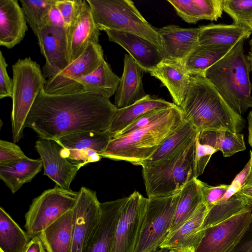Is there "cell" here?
Wrapping results in <instances>:
<instances>
[{
  "instance_id": "obj_10",
  "label": "cell",
  "mask_w": 252,
  "mask_h": 252,
  "mask_svg": "<svg viewBox=\"0 0 252 252\" xmlns=\"http://www.w3.org/2000/svg\"><path fill=\"white\" fill-rule=\"evenodd\" d=\"M147 202L148 198L137 191L127 197L117 223L111 252H134Z\"/></svg>"
},
{
  "instance_id": "obj_47",
  "label": "cell",
  "mask_w": 252,
  "mask_h": 252,
  "mask_svg": "<svg viewBox=\"0 0 252 252\" xmlns=\"http://www.w3.org/2000/svg\"><path fill=\"white\" fill-rule=\"evenodd\" d=\"M250 165L244 184L238 192L252 205V151H250Z\"/></svg>"
},
{
  "instance_id": "obj_17",
  "label": "cell",
  "mask_w": 252,
  "mask_h": 252,
  "mask_svg": "<svg viewBox=\"0 0 252 252\" xmlns=\"http://www.w3.org/2000/svg\"><path fill=\"white\" fill-rule=\"evenodd\" d=\"M109 41L125 49L145 72H151L164 59L161 51L150 41L128 32L106 30Z\"/></svg>"
},
{
  "instance_id": "obj_26",
  "label": "cell",
  "mask_w": 252,
  "mask_h": 252,
  "mask_svg": "<svg viewBox=\"0 0 252 252\" xmlns=\"http://www.w3.org/2000/svg\"><path fill=\"white\" fill-rule=\"evenodd\" d=\"M186 22L195 24L202 20L217 21L223 12V0H168Z\"/></svg>"
},
{
  "instance_id": "obj_6",
  "label": "cell",
  "mask_w": 252,
  "mask_h": 252,
  "mask_svg": "<svg viewBox=\"0 0 252 252\" xmlns=\"http://www.w3.org/2000/svg\"><path fill=\"white\" fill-rule=\"evenodd\" d=\"M100 31L132 33L154 44L162 52L158 30L151 25L130 0H86Z\"/></svg>"
},
{
  "instance_id": "obj_25",
  "label": "cell",
  "mask_w": 252,
  "mask_h": 252,
  "mask_svg": "<svg viewBox=\"0 0 252 252\" xmlns=\"http://www.w3.org/2000/svg\"><path fill=\"white\" fill-rule=\"evenodd\" d=\"M199 27L198 45L203 46L232 48L252 33L251 30L235 24H211Z\"/></svg>"
},
{
  "instance_id": "obj_42",
  "label": "cell",
  "mask_w": 252,
  "mask_h": 252,
  "mask_svg": "<svg viewBox=\"0 0 252 252\" xmlns=\"http://www.w3.org/2000/svg\"><path fill=\"white\" fill-rule=\"evenodd\" d=\"M27 157L16 143L0 140V164H8Z\"/></svg>"
},
{
  "instance_id": "obj_48",
  "label": "cell",
  "mask_w": 252,
  "mask_h": 252,
  "mask_svg": "<svg viewBox=\"0 0 252 252\" xmlns=\"http://www.w3.org/2000/svg\"><path fill=\"white\" fill-rule=\"evenodd\" d=\"M24 252H47L43 242L38 236L32 238Z\"/></svg>"
},
{
  "instance_id": "obj_7",
  "label": "cell",
  "mask_w": 252,
  "mask_h": 252,
  "mask_svg": "<svg viewBox=\"0 0 252 252\" xmlns=\"http://www.w3.org/2000/svg\"><path fill=\"white\" fill-rule=\"evenodd\" d=\"M12 108L11 114L13 142L23 137L28 116L46 79L40 65L30 57L19 59L12 66Z\"/></svg>"
},
{
  "instance_id": "obj_24",
  "label": "cell",
  "mask_w": 252,
  "mask_h": 252,
  "mask_svg": "<svg viewBox=\"0 0 252 252\" xmlns=\"http://www.w3.org/2000/svg\"><path fill=\"white\" fill-rule=\"evenodd\" d=\"M208 211L207 206L202 202L177 230L167 236L159 248L196 250L205 233L201 229Z\"/></svg>"
},
{
  "instance_id": "obj_3",
  "label": "cell",
  "mask_w": 252,
  "mask_h": 252,
  "mask_svg": "<svg viewBox=\"0 0 252 252\" xmlns=\"http://www.w3.org/2000/svg\"><path fill=\"white\" fill-rule=\"evenodd\" d=\"M184 122L181 109L174 104L166 108L159 117L148 125L113 138L100 156L113 160L126 161L140 165Z\"/></svg>"
},
{
  "instance_id": "obj_53",
  "label": "cell",
  "mask_w": 252,
  "mask_h": 252,
  "mask_svg": "<svg viewBox=\"0 0 252 252\" xmlns=\"http://www.w3.org/2000/svg\"><path fill=\"white\" fill-rule=\"evenodd\" d=\"M250 29L252 31V24L251 25Z\"/></svg>"
},
{
  "instance_id": "obj_36",
  "label": "cell",
  "mask_w": 252,
  "mask_h": 252,
  "mask_svg": "<svg viewBox=\"0 0 252 252\" xmlns=\"http://www.w3.org/2000/svg\"><path fill=\"white\" fill-rule=\"evenodd\" d=\"M250 206L252 205L238 191L226 200H220L208 210L201 230L204 231Z\"/></svg>"
},
{
  "instance_id": "obj_4",
  "label": "cell",
  "mask_w": 252,
  "mask_h": 252,
  "mask_svg": "<svg viewBox=\"0 0 252 252\" xmlns=\"http://www.w3.org/2000/svg\"><path fill=\"white\" fill-rule=\"evenodd\" d=\"M245 40L238 42L203 74L229 106L241 116L252 108V84L249 77L252 64L245 53Z\"/></svg>"
},
{
  "instance_id": "obj_15",
  "label": "cell",
  "mask_w": 252,
  "mask_h": 252,
  "mask_svg": "<svg viewBox=\"0 0 252 252\" xmlns=\"http://www.w3.org/2000/svg\"><path fill=\"white\" fill-rule=\"evenodd\" d=\"M35 148L43 163L44 175L59 187L70 189L71 182L81 168L61 154L63 147L57 141L39 138Z\"/></svg>"
},
{
  "instance_id": "obj_45",
  "label": "cell",
  "mask_w": 252,
  "mask_h": 252,
  "mask_svg": "<svg viewBox=\"0 0 252 252\" xmlns=\"http://www.w3.org/2000/svg\"><path fill=\"white\" fill-rule=\"evenodd\" d=\"M229 252H252V215L241 238Z\"/></svg>"
},
{
  "instance_id": "obj_32",
  "label": "cell",
  "mask_w": 252,
  "mask_h": 252,
  "mask_svg": "<svg viewBox=\"0 0 252 252\" xmlns=\"http://www.w3.org/2000/svg\"><path fill=\"white\" fill-rule=\"evenodd\" d=\"M112 139V134L108 131H92L70 134L62 137L57 142L68 150H93L100 155Z\"/></svg>"
},
{
  "instance_id": "obj_8",
  "label": "cell",
  "mask_w": 252,
  "mask_h": 252,
  "mask_svg": "<svg viewBox=\"0 0 252 252\" xmlns=\"http://www.w3.org/2000/svg\"><path fill=\"white\" fill-rule=\"evenodd\" d=\"M79 191L56 185L44 190L32 201L25 214V227L31 239L74 207Z\"/></svg>"
},
{
  "instance_id": "obj_37",
  "label": "cell",
  "mask_w": 252,
  "mask_h": 252,
  "mask_svg": "<svg viewBox=\"0 0 252 252\" xmlns=\"http://www.w3.org/2000/svg\"><path fill=\"white\" fill-rule=\"evenodd\" d=\"M55 0H20L25 17L35 36L46 26L49 11Z\"/></svg>"
},
{
  "instance_id": "obj_27",
  "label": "cell",
  "mask_w": 252,
  "mask_h": 252,
  "mask_svg": "<svg viewBox=\"0 0 252 252\" xmlns=\"http://www.w3.org/2000/svg\"><path fill=\"white\" fill-rule=\"evenodd\" d=\"M175 104L163 99L147 94L134 103L118 108L113 118L108 131L113 136L136 119L154 109L171 107Z\"/></svg>"
},
{
  "instance_id": "obj_34",
  "label": "cell",
  "mask_w": 252,
  "mask_h": 252,
  "mask_svg": "<svg viewBox=\"0 0 252 252\" xmlns=\"http://www.w3.org/2000/svg\"><path fill=\"white\" fill-rule=\"evenodd\" d=\"M198 133L191 125L185 121L183 125L168 135L155 153L143 162H154L169 157L193 143Z\"/></svg>"
},
{
  "instance_id": "obj_51",
  "label": "cell",
  "mask_w": 252,
  "mask_h": 252,
  "mask_svg": "<svg viewBox=\"0 0 252 252\" xmlns=\"http://www.w3.org/2000/svg\"><path fill=\"white\" fill-rule=\"evenodd\" d=\"M250 45V50L247 55L248 59L251 63L252 64V38L250 40L249 42Z\"/></svg>"
},
{
  "instance_id": "obj_38",
  "label": "cell",
  "mask_w": 252,
  "mask_h": 252,
  "mask_svg": "<svg viewBox=\"0 0 252 252\" xmlns=\"http://www.w3.org/2000/svg\"><path fill=\"white\" fill-rule=\"evenodd\" d=\"M222 5L223 10L231 17L234 24L250 29L252 0H223Z\"/></svg>"
},
{
  "instance_id": "obj_35",
  "label": "cell",
  "mask_w": 252,
  "mask_h": 252,
  "mask_svg": "<svg viewBox=\"0 0 252 252\" xmlns=\"http://www.w3.org/2000/svg\"><path fill=\"white\" fill-rule=\"evenodd\" d=\"M232 48L198 45L185 59L183 63L189 75L203 74Z\"/></svg>"
},
{
  "instance_id": "obj_29",
  "label": "cell",
  "mask_w": 252,
  "mask_h": 252,
  "mask_svg": "<svg viewBox=\"0 0 252 252\" xmlns=\"http://www.w3.org/2000/svg\"><path fill=\"white\" fill-rule=\"evenodd\" d=\"M72 209L43 230L39 237L47 252H71Z\"/></svg>"
},
{
  "instance_id": "obj_22",
  "label": "cell",
  "mask_w": 252,
  "mask_h": 252,
  "mask_svg": "<svg viewBox=\"0 0 252 252\" xmlns=\"http://www.w3.org/2000/svg\"><path fill=\"white\" fill-rule=\"evenodd\" d=\"M124 69L115 94V105L118 108L129 106L145 97L142 70L129 54H125Z\"/></svg>"
},
{
  "instance_id": "obj_2",
  "label": "cell",
  "mask_w": 252,
  "mask_h": 252,
  "mask_svg": "<svg viewBox=\"0 0 252 252\" xmlns=\"http://www.w3.org/2000/svg\"><path fill=\"white\" fill-rule=\"evenodd\" d=\"M184 121L198 132L226 130L238 133L245 126L235 112L203 74L190 75L189 87L180 106Z\"/></svg>"
},
{
  "instance_id": "obj_50",
  "label": "cell",
  "mask_w": 252,
  "mask_h": 252,
  "mask_svg": "<svg viewBox=\"0 0 252 252\" xmlns=\"http://www.w3.org/2000/svg\"><path fill=\"white\" fill-rule=\"evenodd\" d=\"M248 142L252 147V110L250 112L248 116Z\"/></svg>"
},
{
  "instance_id": "obj_52",
  "label": "cell",
  "mask_w": 252,
  "mask_h": 252,
  "mask_svg": "<svg viewBox=\"0 0 252 252\" xmlns=\"http://www.w3.org/2000/svg\"><path fill=\"white\" fill-rule=\"evenodd\" d=\"M160 251H161V248H159L157 249V250H156L154 251L151 252H160Z\"/></svg>"
},
{
  "instance_id": "obj_12",
  "label": "cell",
  "mask_w": 252,
  "mask_h": 252,
  "mask_svg": "<svg viewBox=\"0 0 252 252\" xmlns=\"http://www.w3.org/2000/svg\"><path fill=\"white\" fill-rule=\"evenodd\" d=\"M101 214L100 203L95 191L82 187L72 209L71 252H82Z\"/></svg>"
},
{
  "instance_id": "obj_21",
  "label": "cell",
  "mask_w": 252,
  "mask_h": 252,
  "mask_svg": "<svg viewBox=\"0 0 252 252\" xmlns=\"http://www.w3.org/2000/svg\"><path fill=\"white\" fill-rule=\"evenodd\" d=\"M120 81V77L103 60L93 71L77 79L68 94L87 93L109 98L115 94Z\"/></svg>"
},
{
  "instance_id": "obj_14",
  "label": "cell",
  "mask_w": 252,
  "mask_h": 252,
  "mask_svg": "<svg viewBox=\"0 0 252 252\" xmlns=\"http://www.w3.org/2000/svg\"><path fill=\"white\" fill-rule=\"evenodd\" d=\"M40 51L45 59L42 71L47 80L69 64V42L66 29L52 26L42 29L36 36Z\"/></svg>"
},
{
  "instance_id": "obj_44",
  "label": "cell",
  "mask_w": 252,
  "mask_h": 252,
  "mask_svg": "<svg viewBox=\"0 0 252 252\" xmlns=\"http://www.w3.org/2000/svg\"><path fill=\"white\" fill-rule=\"evenodd\" d=\"M7 63L2 54L0 52V99L12 97L13 79L7 71Z\"/></svg>"
},
{
  "instance_id": "obj_33",
  "label": "cell",
  "mask_w": 252,
  "mask_h": 252,
  "mask_svg": "<svg viewBox=\"0 0 252 252\" xmlns=\"http://www.w3.org/2000/svg\"><path fill=\"white\" fill-rule=\"evenodd\" d=\"M31 239L2 207L0 208V251L24 252Z\"/></svg>"
},
{
  "instance_id": "obj_31",
  "label": "cell",
  "mask_w": 252,
  "mask_h": 252,
  "mask_svg": "<svg viewBox=\"0 0 252 252\" xmlns=\"http://www.w3.org/2000/svg\"><path fill=\"white\" fill-rule=\"evenodd\" d=\"M197 139L201 144L209 145L225 157L246 149L244 135L226 130H209L198 132Z\"/></svg>"
},
{
  "instance_id": "obj_46",
  "label": "cell",
  "mask_w": 252,
  "mask_h": 252,
  "mask_svg": "<svg viewBox=\"0 0 252 252\" xmlns=\"http://www.w3.org/2000/svg\"><path fill=\"white\" fill-rule=\"evenodd\" d=\"M55 1L56 0L49 11L46 26H52L66 30L65 24L60 11L55 4Z\"/></svg>"
},
{
  "instance_id": "obj_39",
  "label": "cell",
  "mask_w": 252,
  "mask_h": 252,
  "mask_svg": "<svg viewBox=\"0 0 252 252\" xmlns=\"http://www.w3.org/2000/svg\"><path fill=\"white\" fill-rule=\"evenodd\" d=\"M84 0H56L66 27L67 33L71 30L81 10Z\"/></svg>"
},
{
  "instance_id": "obj_30",
  "label": "cell",
  "mask_w": 252,
  "mask_h": 252,
  "mask_svg": "<svg viewBox=\"0 0 252 252\" xmlns=\"http://www.w3.org/2000/svg\"><path fill=\"white\" fill-rule=\"evenodd\" d=\"M203 202L198 179L194 178L180 191L179 199L168 236L177 230Z\"/></svg>"
},
{
  "instance_id": "obj_23",
  "label": "cell",
  "mask_w": 252,
  "mask_h": 252,
  "mask_svg": "<svg viewBox=\"0 0 252 252\" xmlns=\"http://www.w3.org/2000/svg\"><path fill=\"white\" fill-rule=\"evenodd\" d=\"M150 73L167 89L173 103L180 107L185 99L190 78L183 62L163 59Z\"/></svg>"
},
{
  "instance_id": "obj_5",
  "label": "cell",
  "mask_w": 252,
  "mask_h": 252,
  "mask_svg": "<svg viewBox=\"0 0 252 252\" xmlns=\"http://www.w3.org/2000/svg\"><path fill=\"white\" fill-rule=\"evenodd\" d=\"M195 141L167 158L141 164L148 198L178 193L188 182L195 178Z\"/></svg>"
},
{
  "instance_id": "obj_19",
  "label": "cell",
  "mask_w": 252,
  "mask_h": 252,
  "mask_svg": "<svg viewBox=\"0 0 252 252\" xmlns=\"http://www.w3.org/2000/svg\"><path fill=\"white\" fill-rule=\"evenodd\" d=\"M100 31L94 20L89 5L86 0H84L77 20L67 33L69 64L83 55L90 45L99 44Z\"/></svg>"
},
{
  "instance_id": "obj_20",
  "label": "cell",
  "mask_w": 252,
  "mask_h": 252,
  "mask_svg": "<svg viewBox=\"0 0 252 252\" xmlns=\"http://www.w3.org/2000/svg\"><path fill=\"white\" fill-rule=\"evenodd\" d=\"M27 22L17 0H0V45L14 47L24 38Z\"/></svg>"
},
{
  "instance_id": "obj_13",
  "label": "cell",
  "mask_w": 252,
  "mask_h": 252,
  "mask_svg": "<svg viewBox=\"0 0 252 252\" xmlns=\"http://www.w3.org/2000/svg\"><path fill=\"white\" fill-rule=\"evenodd\" d=\"M103 60L101 46L99 44L90 45L83 55L46 80L44 91L50 94H68L77 79L93 71Z\"/></svg>"
},
{
  "instance_id": "obj_28",
  "label": "cell",
  "mask_w": 252,
  "mask_h": 252,
  "mask_svg": "<svg viewBox=\"0 0 252 252\" xmlns=\"http://www.w3.org/2000/svg\"><path fill=\"white\" fill-rule=\"evenodd\" d=\"M41 159L27 157L6 164H0V179L12 193L17 192L23 185L30 182L41 171Z\"/></svg>"
},
{
  "instance_id": "obj_1",
  "label": "cell",
  "mask_w": 252,
  "mask_h": 252,
  "mask_svg": "<svg viewBox=\"0 0 252 252\" xmlns=\"http://www.w3.org/2000/svg\"><path fill=\"white\" fill-rule=\"evenodd\" d=\"M118 108L109 98L87 93L38 95L25 124L40 138L58 141L77 132L108 131Z\"/></svg>"
},
{
  "instance_id": "obj_9",
  "label": "cell",
  "mask_w": 252,
  "mask_h": 252,
  "mask_svg": "<svg viewBox=\"0 0 252 252\" xmlns=\"http://www.w3.org/2000/svg\"><path fill=\"white\" fill-rule=\"evenodd\" d=\"M180 192L148 198L146 212L134 252H151L159 248L168 236Z\"/></svg>"
},
{
  "instance_id": "obj_16",
  "label": "cell",
  "mask_w": 252,
  "mask_h": 252,
  "mask_svg": "<svg viewBox=\"0 0 252 252\" xmlns=\"http://www.w3.org/2000/svg\"><path fill=\"white\" fill-rule=\"evenodd\" d=\"M127 197L100 203L98 222L82 252H111L117 223Z\"/></svg>"
},
{
  "instance_id": "obj_18",
  "label": "cell",
  "mask_w": 252,
  "mask_h": 252,
  "mask_svg": "<svg viewBox=\"0 0 252 252\" xmlns=\"http://www.w3.org/2000/svg\"><path fill=\"white\" fill-rule=\"evenodd\" d=\"M164 59L182 62L198 45L200 27L170 25L158 30Z\"/></svg>"
},
{
  "instance_id": "obj_11",
  "label": "cell",
  "mask_w": 252,
  "mask_h": 252,
  "mask_svg": "<svg viewBox=\"0 0 252 252\" xmlns=\"http://www.w3.org/2000/svg\"><path fill=\"white\" fill-rule=\"evenodd\" d=\"M252 206L205 230L195 252H229L238 243L251 220Z\"/></svg>"
},
{
  "instance_id": "obj_40",
  "label": "cell",
  "mask_w": 252,
  "mask_h": 252,
  "mask_svg": "<svg viewBox=\"0 0 252 252\" xmlns=\"http://www.w3.org/2000/svg\"><path fill=\"white\" fill-rule=\"evenodd\" d=\"M217 152V150L209 145L200 144L197 136L194 157V170L196 178L203 173L211 156Z\"/></svg>"
},
{
  "instance_id": "obj_49",
  "label": "cell",
  "mask_w": 252,
  "mask_h": 252,
  "mask_svg": "<svg viewBox=\"0 0 252 252\" xmlns=\"http://www.w3.org/2000/svg\"><path fill=\"white\" fill-rule=\"evenodd\" d=\"M195 249L193 248H161L160 252H195Z\"/></svg>"
},
{
  "instance_id": "obj_54",
  "label": "cell",
  "mask_w": 252,
  "mask_h": 252,
  "mask_svg": "<svg viewBox=\"0 0 252 252\" xmlns=\"http://www.w3.org/2000/svg\"><path fill=\"white\" fill-rule=\"evenodd\" d=\"M0 252H2L1 251H0Z\"/></svg>"
},
{
  "instance_id": "obj_41",
  "label": "cell",
  "mask_w": 252,
  "mask_h": 252,
  "mask_svg": "<svg viewBox=\"0 0 252 252\" xmlns=\"http://www.w3.org/2000/svg\"><path fill=\"white\" fill-rule=\"evenodd\" d=\"M198 184L203 197V201L210 210L224 196L229 185H220L211 186L198 180Z\"/></svg>"
},
{
  "instance_id": "obj_43",
  "label": "cell",
  "mask_w": 252,
  "mask_h": 252,
  "mask_svg": "<svg viewBox=\"0 0 252 252\" xmlns=\"http://www.w3.org/2000/svg\"><path fill=\"white\" fill-rule=\"evenodd\" d=\"M166 108L154 109L144 114L136 119L122 131L115 134L113 138L129 133L148 125L159 117Z\"/></svg>"
}]
</instances>
